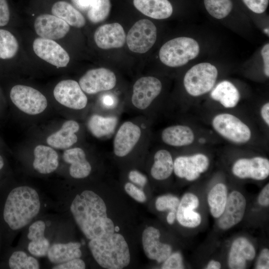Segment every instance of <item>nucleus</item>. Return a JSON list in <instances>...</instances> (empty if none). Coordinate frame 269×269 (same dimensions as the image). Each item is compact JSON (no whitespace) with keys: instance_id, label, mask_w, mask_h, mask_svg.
Instances as JSON below:
<instances>
[{"instance_id":"nucleus-9","label":"nucleus","mask_w":269,"mask_h":269,"mask_svg":"<svg viewBox=\"0 0 269 269\" xmlns=\"http://www.w3.org/2000/svg\"><path fill=\"white\" fill-rule=\"evenodd\" d=\"M212 125L220 135L233 143L243 144L251 139L250 129L232 114L222 113L216 115L212 120Z\"/></svg>"},{"instance_id":"nucleus-8","label":"nucleus","mask_w":269,"mask_h":269,"mask_svg":"<svg viewBox=\"0 0 269 269\" xmlns=\"http://www.w3.org/2000/svg\"><path fill=\"white\" fill-rule=\"evenodd\" d=\"M162 88V83L156 77L144 76L134 83L130 107L138 113H144L150 108Z\"/></svg>"},{"instance_id":"nucleus-22","label":"nucleus","mask_w":269,"mask_h":269,"mask_svg":"<svg viewBox=\"0 0 269 269\" xmlns=\"http://www.w3.org/2000/svg\"><path fill=\"white\" fill-rule=\"evenodd\" d=\"M199 205V199L196 195L192 193L185 194L180 201L176 212V217L179 223L182 226L190 228L198 226L201 222V217L194 210Z\"/></svg>"},{"instance_id":"nucleus-55","label":"nucleus","mask_w":269,"mask_h":269,"mask_svg":"<svg viewBox=\"0 0 269 269\" xmlns=\"http://www.w3.org/2000/svg\"><path fill=\"white\" fill-rule=\"evenodd\" d=\"M120 230V228L118 226H115V231L118 232Z\"/></svg>"},{"instance_id":"nucleus-21","label":"nucleus","mask_w":269,"mask_h":269,"mask_svg":"<svg viewBox=\"0 0 269 269\" xmlns=\"http://www.w3.org/2000/svg\"><path fill=\"white\" fill-rule=\"evenodd\" d=\"M94 37L97 46L103 49L121 48L126 41L124 29L117 22L100 26L95 31Z\"/></svg>"},{"instance_id":"nucleus-47","label":"nucleus","mask_w":269,"mask_h":269,"mask_svg":"<svg viewBox=\"0 0 269 269\" xmlns=\"http://www.w3.org/2000/svg\"><path fill=\"white\" fill-rule=\"evenodd\" d=\"M261 55L264 62V72L267 77L269 76V44H265L261 50Z\"/></svg>"},{"instance_id":"nucleus-50","label":"nucleus","mask_w":269,"mask_h":269,"mask_svg":"<svg viewBox=\"0 0 269 269\" xmlns=\"http://www.w3.org/2000/svg\"><path fill=\"white\" fill-rule=\"evenodd\" d=\"M103 104L105 105V108H106V109H110L114 107V106H113L114 104V100L110 96H106L103 99Z\"/></svg>"},{"instance_id":"nucleus-46","label":"nucleus","mask_w":269,"mask_h":269,"mask_svg":"<svg viewBox=\"0 0 269 269\" xmlns=\"http://www.w3.org/2000/svg\"><path fill=\"white\" fill-rule=\"evenodd\" d=\"M258 203L264 207L269 205V184H267L260 192L258 197Z\"/></svg>"},{"instance_id":"nucleus-16","label":"nucleus","mask_w":269,"mask_h":269,"mask_svg":"<svg viewBox=\"0 0 269 269\" xmlns=\"http://www.w3.org/2000/svg\"><path fill=\"white\" fill-rule=\"evenodd\" d=\"M232 171L235 176L241 179L263 180L269 175V160L260 156L240 158L234 163Z\"/></svg>"},{"instance_id":"nucleus-52","label":"nucleus","mask_w":269,"mask_h":269,"mask_svg":"<svg viewBox=\"0 0 269 269\" xmlns=\"http://www.w3.org/2000/svg\"><path fill=\"white\" fill-rule=\"evenodd\" d=\"M176 218V213L173 211H170L168 213L166 220L167 223L170 224H173Z\"/></svg>"},{"instance_id":"nucleus-33","label":"nucleus","mask_w":269,"mask_h":269,"mask_svg":"<svg viewBox=\"0 0 269 269\" xmlns=\"http://www.w3.org/2000/svg\"><path fill=\"white\" fill-rule=\"evenodd\" d=\"M51 12L53 15L72 26L81 28L86 24V20L82 13L67 1L60 0L55 2L52 6Z\"/></svg>"},{"instance_id":"nucleus-26","label":"nucleus","mask_w":269,"mask_h":269,"mask_svg":"<svg viewBox=\"0 0 269 269\" xmlns=\"http://www.w3.org/2000/svg\"><path fill=\"white\" fill-rule=\"evenodd\" d=\"M81 247V244L78 242L57 240L51 243L46 257L52 265L63 263L80 258L82 255Z\"/></svg>"},{"instance_id":"nucleus-56","label":"nucleus","mask_w":269,"mask_h":269,"mask_svg":"<svg viewBox=\"0 0 269 269\" xmlns=\"http://www.w3.org/2000/svg\"><path fill=\"white\" fill-rule=\"evenodd\" d=\"M0 254H1V246H0Z\"/></svg>"},{"instance_id":"nucleus-23","label":"nucleus","mask_w":269,"mask_h":269,"mask_svg":"<svg viewBox=\"0 0 269 269\" xmlns=\"http://www.w3.org/2000/svg\"><path fill=\"white\" fill-rule=\"evenodd\" d=\"M256 250L252 244L246 238L235 239L230 249L228 264L230 269H243L247 267V262L254 259Z\"/></svg>"},{"instance_id":"nucleus-25","label":"nucleus","mask_w":269,"mask_h":269,"mask_svg":"<svg viewBox=\"0 0 269 269\" xmlns=\"http://www.w3.org/2000/svg\"><path fill=\"white\" fill-rule=\"evenodd\" d=\"M80 129V125L77 121L68 120L63 124L59 130L47 137L46 142L50 146L56 149L69 148L78 141L76 133Z\"/></svg>"},{"instance_id":"nucleus-20","label":"nucleus","mask_w":269,"mask_h":269,"mask_svg":"<svg viewBox=\"0 0 269 269\" xmlns=\"http://www.w3.org/2000/svg\"><path fill=\"white\" fill-rule=\"evenodd\" d=\"M160 236L159 230L153 227L146 228L142 234V243L145 255L158 263L163 262L172 252L171 246L160 242Z\"/></svg>"},{"instance_id":"nucleus-2","label":"nucleus","mask_w":269,"mask_h":269,"mask_svg":"<svg viewBox=\"0 0 269 269\" xmlns=\"http://www.w3.org/2000/svg\"><path fill=\"white\" fill-rule=\"evenodd\" d=\"M69 209L79 229L89 240L107 239L115 233L104 200L93 191L85 190L76 194Z\"/></svg>"},{"instance_id":"nucleus-44","label":"nucleus","mask_w":269,"mask_h":269,"mask_svg":"<svg viewBox=\"0 0 269 269\" xmlns=\"http://www.w3.org/2000/svg\"><path fill=\"white\" fill-rule=\"evenodd\" d=\"M9 16V9L6 0H0V26H3L8 23Z\"/></svg>"},{"instance_id":"nucleus-18","label":"nucleus","mask_w":269,"mask_h":269,"mask_svg":"<svg viewBox=\"0 0 269 269\" xmlns=\"http://www.w3.org/2000/svg\"><path fill=\"white\" fill-rule=\"evenodd\" d=\"M0 268L10 269H38L40 265L37 258L18 246H11L1 253Z\"/></svg>"},{"instance_id":"nucleus-17","label":"nucleus","mask_w":269,"mask_h":269,"mask_svg":"<svg viewBox=\"0 0 269 269\" xmlns=\"http://www.w3.org/2000/svg\"><path fill=\"white\" fill-rule=\"evenodd\" d=\"M246 200L239 191L235 190L228 195L224 210L218 218V225L222 230H228L239 223L246 209Z\"/></svg>"},{"instance_id":"nucleus-45","label":"nucleus","mask_w":269,"mask_h":269,"mask_svg":"<svg viewBox=\"0 0 269 269\" xmlns=\"http://www.w3.org/2000/svg\"><path fill=\"white\" fill-rule=\"evenodd\" d=\"M128 176L131 181L141 187H143L147 183L146 177L137 170L130 171Z\"/></svg>"},{"instance_id":"nucleus-14","label":"nucleus","mask_w":269,"mask_h":269,"mask_svg":"<svg viewBox=\"0 0 269 269\" xmlns=\"http://www.w3.org/2000/svg\"><path fill=\"white\" fill-rule=\"evenodd\" d=\"M209 165L208 157L202 153L179 156L174 160L173 172L179 178L192 181L207 171Z\"/></svg>"},{"instance_id":"nucleus-24","label":"nucleus","mask_w":269,"mask_h":269,"mask_svg":"<svg viewBox=\"0 0 269 269\" xmlns=\"http://www.w3.org/2000/svg\"><path fill=\"white\" fill-rule=\"evenodd\" d=\"M63 160L70 165L69 173L74 179L87 177L92 171V166L87 158L84 150L80 147L65 149L63 153Z\"/></svg>"},{"instance_id":"nucleus-19","label":"nucleus","mask_w":269,"mask_h":269,"mask_svg":"<svg viewBox=\"0 0 269 269\" xmlns=\"http://www.w3.org/2000/svg\"><path fill=\"white\" fill-rule=\"evenodd\" d=\"M36 33L41 38L55 40L63 38L70 30L69 25L52 14L38 16L34 23Z\"/></svg>"},{"instance_id":"nucleus-31","label":"nucleus","mask_w":269,"mask_h":269,"mask_svg":"<svg viewBox=\"0 0 269 269\" xmlns=\"http://www.w3.org/2000/svg\"><path fill=\"white\" fill-rule=\"evenodd\" d=\"M210 96L226 108L235 107L240 99L237 88L231 82L226 80L218 83L211 91Z\"/></svg>"},{"instance_id":"nucleus-48","label":"nucleus","mask_w":269,"mask_h":269,"mask_svg":"<svg viewBox=\"0 0 269 269\" xmlns=\"http://www.w3.org/2000/svg\"><path fill=\"white\" fill-rule=\"evenodd\" d=\"M261 114L266 124L269 126V103H266L262 107Z\"/></svg>"},{"instance_id":"nucleus-40","label":"nucleus","mask_w":269,"mask_h":269,"mask_svg":"<svg viewBox=\"0 0 269 269\" xmlns=\"http://www.w3.org/2000/svg\"><path fill=\"white\" fill-rule=\"evenodd\" d=\"M246 5L256 13H262L267 9L269 0H243Z\"/></svg>"},{"instance_id":"nucleus-34","label":"nucleus","mask_w":269,"mask_h":269,"mask_svg":"<svg viewBox=\"0 0 269 269\" xmlns=\"http://www.w3.org/2000/svg\"><path fill=\"white\" fill-rule=\"evenodd\" d=\"M227 193L226 186L222 183L216 184L209 192L207 201L213 217L218 218L222 214L226 204Z\"/></svg>"},{"instance_id":"nucleus-1","label":"nucleus","mask_w":269,"mask_h":269,"mask_svg":"<svg viewBox=\"0 0 269 269\" xmlns=\"http://www.w3.org/2000/svg\"><path fill=\"white\" fill-rule=\"evenodd\" d=\"M46 198L41 190L27 184L4 183L0 186L1 253L10 247L17 235L43 215Z\"/></svg>"},{"instance_id":"nucleus-4","label":"nucleus","mask_w":269,"mask_h":269,"mask_svg":"<svg viewBox=\"0 0 269 269\" xmlns=\"http://www.w3.org/2000/svg\"><path fill=\"white\" fill-rule=\"evenodd\" d=\"M146 127L138 121L128 120L117 128L113 140V151L117 157H125L146 142Z\"/></svg>"},{"instance_id":"nucleus-30","label":"nucleus","mask_w":269,"mask_h":269,"mask_svg":"<svg viewBox=\"0 0 269 269\" xmlns=\"http://www.w3.org/2000/svg\"><path fill=\"white\" fill-rule=\"evenodd\" d=\"M133 2L140 12L154 19L167 18L173 12L172 6L168 0H134Z\"/></svg>"},{"instance_id":"nucleus-32","label":"nucleus","mask_w":269,"mask_h":269,"mask_svg":"<svg viewBox=\"0 0 269 269\" xmlns=\"http://www.w3.org/2000/svg\"><path fill=\"white\" fill-rule=\"evenodd\" d=\"M153 163L150 169L152 177L157 180H163L169 177L174 168V161L170 152L165 149L155 152Z\"/></svg>"},{"instance_id":"nucleus-37","label":"nucleus","mask_w":269,"mask_h":269,"mask_svg":"<svg viewBox=\"0 0 269 269\" xmlns=\"http://www.w3.org/2000/svg\"><path fill=\"white\" fill-rule=\"evenodd\" d=\"M204 3L208 13L217 19L226 17L233 7L231 0H204Z\"/></svg>"},{"instance_id":"nucleus-28","label":"nucleus","mask_w":269,"mask_h":269,"mask_svg":"<svg viewBox=\"0 0 269 269\" xmlns=\"http://www.w3.org/2000/svg\"><path fill=\"white\" fill-rule=\"evenodd\" d=\"M118 121V116L115 114H94L88 120L87 128L94 137L105 138L115 133Z\"/></svg>"},{"instance_id":"nucleus-39","label":"nucleus","mask_w":269,"mask_h":269,"mask_svg":"<svg viewBox=\"0 0 269 269\" xmlns=\"http://www.w3.org/2000/svg\"><path fill=\"white\" fill-rule=\"evenodd\" d=\"M184 268L182 255L178 252L171 254L163 262L161 267L162 269H182Z\"/></svg>"},{"instance_id":"nucleus-10","label":"nucleus","mask_w":269,"mask_h":269,"mask_svg":"<svg viewBox=\"0 0 269 269\" xmlns=\"http://www.w3.org/2000/svg\"><path fill=\"white\" fill-rule=\"evenodd\" d=\"M10 98L19 110L30 115L42 113L47 106V100L44 95L28 86L16 85L12 87Z\"/></svg>"},{"instance_id":"nucleus-15","label":"nucleus","mask_w":269,"mask_h":269,"mask_svg":"<svg viewBox=\"0 0 269 269\" xmlns=\"http://www.w3.org/2000/svg\"><path fill=\"white\" fill-rule=\"evenodd\" d=\"M33 49L37 56L57 68L66 67L70 61L67 51L54 40L36 38L33 42Z\"/></svg>"},{"instance_id":"nucleus-5","label":"nucleus","mask_w":269,"mask_h":269,"mask_svg":"<svg viewBox=\"0 0 269 269\" xmlns=\"http://www.w3.org/2000/svg\"><path fill=\"white\" fill-rule=\"evenodd\" d=\"M200 47L194 39L180 37L170 40L160 48L159 57L162 63L171 67L183 66L196 58Z\"/></svg>"},{"instance_id":"nucleus-43","label":"nucleus","mask_w":269,"mask_h":269,"mask_svg":"<svg viewBox=\"0 0 269 269\" xmlns=\"http://www.w3.org/2000/svg\"><path fill=\"white\" fill-rule=\"evenodd\" d=\"M257 269H269V250L264 248L262 250L255 265Z\"/></svg>"},{"instance_id":"nucleus-11","label":"nucleus","mask_w":269,"mask_h":269,"mask_svg":"<svg viewBox=\"0 0 269 269\" xmlns=\"http://www.w3.org/2000/svg\"><path fill=\"white\" fill-rule=\"evenodd\" d=\"M156 37L155 25L150 20L142 19L136 22L130 29L126 42L131 51L144 53L154 44Z\"/></svg>"},{"instance_id":"nucleus-13","label":"nucleus","mask_w":269,"mask_h":269,"mask_svg":"<svg viewBox=\"0 0 269 269\" xmlns=\"http://www.w3.org/2000/svg\"><path fill=\"white\" fill-rule=\"evenodd\" d=\"M117 83L115 74L106 68L87 71L79 79V84L84 93L93 95L114 89Z\"/></svg>"},{"instance_id":"nucleus-3","label":"nucleus","mask_w":269,"mask_h":269,"mask_svg":"<svg viewBox=\"0 0 269 269\" xmlns=\"http://www.w3.org/2000/svg\"><path fill=\"white\" fill-rule=\"evenodd\" d=\"M88 247L96 262L108 269H121L130 262L129 247L124 237L114 233L105 239L89 241Z\"/></svg>"},{"instance_id":"nucleus-27","label":"nucleus","mask_w":269,"mask_h":269,"mask_svg":"<svg viewBox=\"0 0 269 269\" xmlns=\"http://www.w3.org/2000/svg\"><path fill=\"white\" fill-rule=\"evenodd\" d=\"M34 169L41 174H49L59 167V156L53 147L44 145H37L33 150Z\"/></svg>"},{"instance_id":"nucleus-54","label":"nucleus","mask_w":269,"mask_h":269,"mask_svg":"<svg viewBox=\"0 0 269 269\" xmlns=\"http://www.w3.org/2000/svg\"><path fill=\"white\" fill-rule=\"evenodd\" d=\"M265 33L267 34H268V35H269V28H265L264 30Z\"/></svg>"},{"instance_id":"nucleus-42","label":"nucleus","mask_w":269,"mask_h":269,"mask_svg":"<svg viewBox=\"0 0 269 269\" xmlns=\"http://www.w3.org/2000/svg\"><path fill=\"white\" fill-rule=\"evenodd\" d=\"M125 189L126 192L136 201L141 203L146 201V198L144 192L133 183H126Z\"/></svg>"},{"instance_id":"nucleus-51","label":"nucleus","mask_w":269,"mask_h":269,"mask_svg":"<svg viewBox=\"0 0 269 269\" xmlns=\"http://www.w3.org/2000/svg\"><path fill=\"white\" fill-rule=\"evenodd\" d=\"M221 267L220 262L215 260H211L207 264L205 269H219Z\"/></svg>"},{"instance_id":"nucleus-12","label":"nucleus","mask_w":269,"mask_h":269,"mask_svg":"<svg viewBox=\"0 0 269 269\" xmlns=\"http://www.w3.org/2000/svg\"><path fill=\"white\" fill-rule=\"evenodd\" d=\"M55 100L62 105L81 110L88 104V98L77 81L67 79L59 82L53 90Z\"/></svg>"},{"instance_id":"nucleus-35","label":"nucleus","mask_w":269,"mask_h":269,"mask_svg":"<svg viewBox=\"0 0 269 269\" xmlns=\"http://www.w3.org/2000/svg\"><path fill=\"white\" fill-rule=\"evenodd\" d=\"M18 49V43L15 36L9 31L0 29V59L12 58Z\"/></svg>"},{"instance_id":"nucleus-36","label":"nucleus","mask_w":269,"mask_h":269,"mask_svg":"<svg viewBox=\"0 0 269 269\" xmlns=\"http://www.w3.org/2000/svg\"><path fill=\"white\" fill-rule=\"evenodd\" d=\"M111 8L110 0H91L87 14L88 19L94 23L103 21L109 15Z\"/></svg>"},{"instance_id":"nucleus-49","label":"nucleus","mask_w":269,"mask_h":269,"mask_svg":"<svg viewBox=\"0 0 269 269\" xmlns=\"http://www.w3.org/2000/svg\"><path fill=\"white\" fill-rule=\"evenodd\" d=\"M74 3L80 9L85 10L89 8L91 0H72Z\"/></svg>"},{"instance_id":"nucleus-41","label":"nucleus","mask_w":269,"mask_h":269,"mask_svg":"<svg viewBox=\"0 0 269 269\" xmlns=\"http://www.w3.org/2000/svg\"><path fill=\"white\" fill-rule=\"evenodd\" d=\"M51 268L53 269H84L86 268V264L83 260L77 258L63 263L52 265Z\"/></svg>"},{"instance_id":"nucleus-38","label":"nucleus","mask_w":269,"mask_h":269,"mask_svg":"<svg viewBox=\"0 0 269 269\" xmlns=\"http://www.w3.org/2000/svg\"><path fill=\"white\" fill-rule=\"evenodd\" d=\"M180 202L179 199L172 195H166L159 196L155 201V207L158 211H164L170 210L176 212Z\"/></svg>"},{"instance_id":"nucleus-6","label":"nucleus","mask_w":269,"mask_h":269,"mask_svg":"<svg viewBox=\"0 0 269 269\" xmlns=\"http://www.w3.org/2000/svg\"><path fill=\"white\" fill-rule=\"evenodd\" d=\"M44 216L32 221L23 230L22 249L37 258L45 257L52 243L49 237V227Z\"/></svg>"},{"instance_id":"nucleus-7","label":"nucleus","mask_w":269,"mask_h":269,"mask_svg":"<svg viewBox=\"0 0 269 269\" xmlns=\"http://www.w3.org/2000/svg\"><path fill=\"white\" fill-rule=\"evenodd\" d=\"M218 74L213 65L207 62L197 64L186 73L183 84L191 96L198 97L209 92L214 87Z\"/></svg>"},{"instance_id":"nucleus-53","label":"nucleus","mask_w":269,"mask_h":269,"mask_svg":"<svg viewBox=\"0 0 269 269\" xmlns=\"http://www.w3.org/2000/svg\"><path fill=\"white\" fill-rule=\"evenodd\" d=\"M5 166V161L3 157L0 155V171H2Z\"/></svg>"},{"instance_id":"nucleus-29","label":"nucleus","mask_w":269,"mask_h":269,"mask_svg":"<svg viewBox=\"0 0 269 269\" xmlns=\"http://www.w3.org/2000/svg\"><path fill=\"white\" fill-rule=\"evenodd\" d=\"M161 138L168 145L181 147L192 143L195 135L192 130L188 126L176 125L164 128L161 132Z\"/></svg>"}]
</instances>
